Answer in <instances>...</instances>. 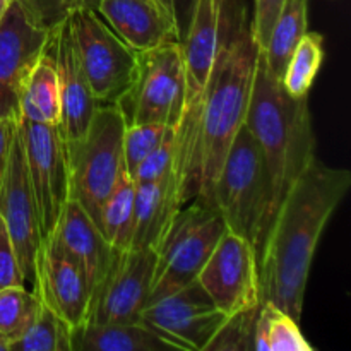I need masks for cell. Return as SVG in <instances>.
Returning a JSON list of instances; mask_svg holds the SVG:
<instances>
[{
	"label": "cell",
	"instance_id": "6da1fadb",
	"mask_svg": "<svg viewBox=\"0 0 351 351\" xmlns=\"http://www.w3.org/2000/svg\"><path fill=\"white\" fill-rule=\"evenodd\" d=\"M350 187L346 168L329 167L317 156L291 185L259 252L261 302H273L300 321L319 240Z\"/></svg>",
	"mask_w": 351,
	"mask_h": 351
},
{
	"label": "cell",
	"instance_id": "7a4b0ae2",
	"mask_svg": "<svg viewBox=\"0 0 351 351\" xmlns=\"http://www.w3.org/2000/svg\"><path fill=\"white\" fill-rule=\"evenodd\" d=\"M259 51L247 21L230 31L219 47L192 139L177 160L184 204L194 197L211 202L223 161L245 123Z\"/></svg>",
	"mask_w": 351,
	"mask_h": 351
},
{
	"label": "cell",
	"instance_id": "3957f363",
	"mask_svg": "<svg viewBox=\"0 0 351 351\" xmlns=\"http://www.w3.org/2000/svg\"><path fill=\"white\" fill-rule=\"evenodd\" d=\"M245 127L256 139L263 160V243L291 185L315 158V132L308 98H291L269 71L263 50L257 58ZM263 249V247H261Z\"/></svg>",
	"mask_w": 351,
	"mask_h": 351
},
{
	"label": "cell",
	"instance_id": "277c9868",
	"mask_svg": "<svg viewBox=\"0 0 351 351\" xmlns=\"http://www.w3.org/2000/svg\"><path fill=\"white\" fill-rule=\"evenodd\" d=\"M125 120L117 105H98L88 130L79 141L65 144L69 197L82 206L99 228V213L123 167Z\"/></svg>",
	"mask_w": 351,
	"mask_h": 351
},
{
	"label": "cell",
	"instance_id": "5b68a950",
	"mask_svg": "<svg viewBox=\"0 0 351 351\" xmlns=\"http://www.w3.org/2000/svg\"><path fill=\"white\" fill-rule=\"evenodd\" d=\"M225 232V221L213 202L194 197L187 208H180L156 249L147 304L194 283Z\"/></svg>",
	"mask_w": 351,
	"mask_h": 351
},
{
	"label": "cell",
	"instance_id": "8992f818",
	"mask_svg": "<svg viewBox=\"0 0 351 351\" xmlns=\"http://www.w3.org/2000/svg\"><path fill=\"white\" fill-rule=\"evenodd\" d=\"M247 21L243 0H197L182 41L185 62V108L177 125V160L194 134L199 106L219 47L230 31Z\"/></svg>",
	"mask_w": 351,
	"mask_h": 351
},
{
	"label": "cell",
	"instance_id": "52a82bcc",
	"mask_svg": "<svg viewBox=\"0 0 351 351\" xmlns=\"http://www.w3.org/2000/svg\"><path fill=\"white\" fill-rule=\"evenodd\" d=\"M211 202L221 215L226 228L249 240L259 257L266 192L259 146L245 123L235 136L223 161L213 185Z\"/></svg>",
	"mask_w": 351,
	"mask_h": 351
},
{
	"label": "cell",
	"instance_id": "ba28073f",
	"mask_svg": "<svg viewBox=\"0 0 351 351\" xmlns=\"http://www.w3.org/2000/svg\"><path fill=\"white\" fill-rule=\"evenodd\" d=\"M125 125L177 127L185 108V62L180 41L139 51L136 77L119 99Z\"/></svg>",
	"mask_w": 351,
	"mask_h": 351
},
{
	"label": "cell",
	"instance_id": "9c48e42d",
	"mask_svg": "<svg viewBox=\"0 0 351 351\" xmlns=\"http://www.w3.org/2000/svg\"><path fill=\"white\" fill-rule=\"evenodd\" d=\"M82 71L99 105H117L132 84L139 51L132 50L96 10H75L69 19Z\"/></svg>",
	"mask_w": 351,
	"mask_h": 351
},
{
	"label": "cell",
	"instance_id": "30bf717a",
	"mask_svg": "<svg viewBox=\"0 0 351 351\" xmlns=\"http://www.w3.org/2000/svg\"><path fill=\"white\" fill-rule=\"evenodd\" d=\"M195 281L226 317L252 311L261 304L259 257L256 249L249 240L228 228Z\"/></svg>",
	"mask_w": 351,
	"mask_h": 351
},
{
	"label": "cell",
	"instance_id": "8fae6325",
	"mask_svg": "<svg viewBox=\"0 0 351 351\" xmlns=\"http://www.w3.org/2000/svg\"><path fill=\"white\" fill-rule=\"evenodd\" d=\"M27 177L36 201L41 237L47 239L53 232L60 213L69 199V167L65 143L57 125L17 122Z\"/></svg>",
	"mask_w": 351,
	"mask_h": 351
},
{
	"label": "cell",
	"instance_id": "7c38bea8",
	"mask_svg": "<svg viewBox=\"0 0 351 351\" xmlns=\"http://www.w3.org/2000/svg\"><path fill=\"white\" fill-rule=\"evenodd\" d=\"M156 267L154 249L117 250L108 271L91 293L86 322H137L147 305Z\"/></svg>",
	"mask_w": 351,
	"mask_h": 351
},
{
	"label": "cell",
	"instance_id": "4fadbf2b",
	"mask_svg": "<svg viewBox=\"0 0 351 351\" xmlns=\"http://www.w3.org/2000/svg\"><path fill=\"white\" fill-rule=\"evenodd\" d=\"M226 315L209 300L197 281L151 302L141 312V322L182 351H206Z\"/></svg>",
	"mask_w": 351,
	"mask_h": 351
},
{
	"label": "cell",
	"instance_id": "5bb4252c",
	"mask_svg": "<svg viewBox=\"0 0 351 351\" xmlns=\"http://www.w3.org/2000/svg\"><path fill=\"white\" fill-rule=\"evenodd\" d=\"M0 218L5 223L12 240L24 280L33 283L34 257L40 250L43 237L17 123L5 168L0 177Z\"/></svg>",
	"mask_w": 351,
	"mask_h": 351
},
{
	"label": "cell",
	"instance_id": "9a60e30c",
	"mask_svg": "<svg viewBox=\"0 0 351 351\" xmlns=\"http://www.w3.org/2000/svg\"><path fill=\"white\" fill-rule=\"evenodd\" d=\"M53 33L33 26L14 0L0 21V119L19 122L21 93Z\"/></svg>",
	"mask_w": 351,
	"mask_h": 351
},
{
	"label": "cell",
	"instance_id": "2e32d148",
	"mask_svg": "<svg viewBox=\"0 0 351 351\" xmlns=\"http://www.w3.org/2000/svg\"><path fill=\"white\" fill-rule=\"evenodd\" d=\"M34 293L71 328H81L89 315L91 290L84 274L48 237L34 257Z\"/></svg>",
	"mask_w": 351,
	"mask_h": 351
},
{
	"label": "cell",
	"instance_id": "e0dca14e",
	"mask_svg": "<svg viewBox=\"0 0 351 351\" xmlns=\"http://www.w3.org/2000/svg\"><path fill=\"white\" fill-rule=\"evenodd\" d=\"M55 64L60 95V123L58 130L65 144L81 139L88 130L96 106L89 82L82 71L71 24L64 23L55 31Z\"/></svg>",
	"mask_w": 351,
	"mask_h": 351
},
{
	"label": "cell",
	"instance_id": "ac0fdd59",
	"mask_svg": "<svg viewBox=\"0 0 351 351\" xmlns=\"http://www.w3.org/2000/svg\"><path fill=\"white\" fill-rule=\"evenodd\" d=\"M96 12L136 51L180 41L168 0H99Z\"/></svg>",
	"mask_w": 351,
	"mask_h": 351
},
{
	"label": "cell",
	"instance_id": "d6986e66",
	"mask_svg": "<svg viewBox=\"0 0 351 351\" xmlns=\"http://www.w3.org/2000/svg\"><path fill=\"white\" fill-rule=\"evenodd\" d=\"M48 237L81 269L93 293L108 271L117 250L106 242L101 230L75 199H67Z\"/></svg>",
	"mask_w": 351,
	"mask_h": 351
},
{
	"label": "cell",
	"instance_id": "ffe728a7",
	"mask_svg": "<svg viewBox=\"0 0 351 351\" xmlns=\"http://www.w3.org/2000/svg\"><path fill=\"white\" fill-rule=\"evenodd\" d=\"M180 175L177 165L163 178L136 184L134 230L130 249H158L180 208Z\"/></svg>",
	"mask_w": 351,
	"mask_h": 351
},
{
	"label": "cell",
	"instance_id": "44dd1931",
	"mask_svg": "<svg viewBox=\"0 0 351 351\" xmlns=\"http://www.w3.org/2000/svg\"><path fill=\"white\" fill-rule=\"evenodd\" d=\"M72 351H173V343L144 322L93 324L84 322L71 331Z\"/></svg>",
	"mask_w": 351,
	"mask_h": 351
},
{
	"label": "cell",
	"instance_id": "7402d4cb",
	"mask_svg": "<svg viewBox=\"0 0 351 351\" xmlns=\"http://www.w3.org/2000/svg\"><path fill=\"white\" fill-rule=\"evenodd\" d=\"M21 119L45 125L60 123V95L55 64V31L47 50L41 53L21 93Z\"/></svg>",
	"mask_w": 351,
	"mask_h": 351
},
{
	"label": "cell",
	"instance_id": "603a6c76",
	"mask_svg": "<svg viewBox=\"0 0 351 351\" xmlns=\"http://www.w3.org/2000/svg\"><path fill=\"white\" fill-rule=\"evenodd\" d=\"M308 23V0H285L283 9L271 31L269 43L263 50L267 67L281 81L291 51L298 45Z\"/></svg>",
	"mask_w": 351,
	"mask_h": 351
},
{
	"label": "cell",
	"instance_id": "cb8c5ba5",
	"mask_svg": "<svg viewBox=\"0 0 351 351\" xmlns=\"http://www.w3.org/2000/svg\"><path fill=\"white\" fill-rule=\"evenodd\" d=\"M134 201L136 184L125 170L120 173L115 187L103 202L99 213V230L115 250L130 249L134 230Z\"/></svg>",
	"mask_w": 351,
	"mask_h": 351
},
{
	"label": "cell",
	"instance_id": "d4e9b609",
	"mask_svg": "<svg viewBox=\"0 0 351 351\" xmlns=\"http://www.w3.org/2000/svg\"><path fill=\"white\" fill-rule=\"evenodd\" d=\"M256 351H314L291 317L273 302H261L254 328Z\"/></svg>",
	"mask_w": 351,
	"mask_h": 351
},
{
	"label": "cell",
	"instance_id": "484cf974",
	"mask_svg": "<svg viewBox=\"0 0 351 351\" xmlns=\"http://www.w3.org/2000/svg\"><path fill=\"white\" fill-rule=\"evenodd\" d=\"M324 60V36L317 31H307L291 51L281 77L285 91L291 98H308L315 77Z\"/></svg>",
	"mask_w": 351,
	"mask_h": 351
},
{
	"label": "cell",
	"instance_id": "4316f807",
	"mask_svg": "<svg viewBox=\"0 0 351 351\" xmlns=\"http://www.w3.org/2000/svg\"><path fill=\"white\" fill-rule=\"evenodd\" d=\"M40 308L38 295L24 287L0 290V338L7 343V348L33 324Z\"/></svg>",
	"mask_w": 351,
	"mask_h": 351
},
{
	"label": "cell",
	"instance_id": "83f0119b",
	"mask_svg": "<svg viewBox=\"0 0 351 351\" xmlns=\"http://www.w3.org/2000/svg\"><path fill=\"white\" fill-rule=\"evenodd\" d=\"M9 351H72L71 328L41 304L33 324L10 343Z\"/></svg>",
	"mask_w": 351,
	"mask_h": 351
},
{
	"label": "cell",
	"instance_id": "f1b7e54d",
	"mask_svg": "<svg viewBox=\"0 0 351 351\" xmlns=\"http://www.w3.org/2000/svg\"><path fill=\"white\" fill-rule=\"evenodd\" d=\"M171 127L161 123H137L125 125L123 132V167L132 177L141 161L146 160L161 143Z\"/></svg>",
	"mask_w": 351,
	"mask_h": 351
},
{
	"label": "cell",
	"instance_id": "f546056e",
	"mask_svg": "<svg viewBox=\"0 0 351 351\" xmlns=\"http://www.w3.org/2000/svg\"><path fill=\"white\" fill-rule=\"evenodd\" d=\"M33 26L53 33L72 14L81 9V0H16Z\"/></svg>",
	"mask_w": 351,
	"mask_h": 351
},
{
	"label": "cell",
	"instance_id": "4dcf8cb0",
	"mask_svg": "<svg viewBox=\"0 0 351 351\" xmlns=\"http://www.w3.org/2000/svg\"><path fill=\"white\" fill-rule=\"evenodd\" d=\"M261 305V304H259ZM259 305L252 311L242 312L226 319L218 335L213 338L206 351H232V350H254V328Z\"/></svg>",
	"mask_w": 351,
	"mask_h": 351
},
{
	"label": "cell",
	"instance_id": "1f68e13d",
	"mask_svg": "<svg viewBox=\"0 0 351 351\" xmlns=\"http://www.w3.org/2000/svg\"><path fill=\"white\" fill-rule=\"evenodd\" d=\"M177 127H171L165 136L163 143L136 168L130 177L134 184L160 180L165 175H168V171L177 165Z\"/></svg>",
	"mask_w": 351,
	"mask_h": 351
},
{
	"label": "cell",
	"instance_id": "d6a6232c",
	"mask_svg": "<svg viewBox=\"0 0 351 351\" xmlns=\"http://www.w3.org/2000/svg\"><path fill=\"white\" fill-rule=\"evenodd\" d=\"M254 19L250 24V33H252L254 41L261 50H266L269 43L271 31H273L274 23L283 9L285 0H254Z\"/></svg>",
	"mask_w": 351,
	"mask_h": 351
},
{
	"label": "cell",
	"instance_id": "836d02e7",
	"mask_svg": "<svg viewBox=\"0 0 351 351\" xmlns=\"http://www.w3.org/2000/svg\"><path fill=\"white\" fill-rule=\"evenodd\" d=\"M26 280L23 276L16 250L10 240L7 226L0 218V290L9 287H24Z\"/></svg>",
	"mask_w": 351,
	"mask_h": 351
},
{
	"label": "cell",
	"instance_id": "e575fe53",
	"mask_svg": "<svg viewBox=\"0 0 351 351\" xmlns=\"http://www.w3.org/2000/svg\"><path fill=\"white\" fill-rule=\"evenodd\" d=\"M168 3H170V9L173 12L175 24H177L178 31V40L182 43L185 34H187L189 26H191L192 14H194L197 0H168Z\"/></svg>",
	"mask_w": 351,
	"mask_h": 351
},
{
	"label": "cell",
	"instance_id": "d590c367",
	"mask_svg": "<svg viewBox=\"0 0 351 351\" xmlns=\"http://www.w3.org/2000/svg\"><path fill=\"white\" fill-rule=\"evenodd\" d=\"M17 122H10V120L0 119V177L5 168L7 156H9L10 143H12L14 129H16Z\"/></svg>",
	"mask_w": 351,
	"mask_h": 351
},
{
	"label": "cell",
	"instance_id": "8d00e7d4",
	"mask_svg": "<svg viewBox=\"0 0 351 351\" xmlns=\"http://www.w3.org/2000/svg\"><path fill=\"white\" fill-rule=\"evenodd\" d=\"M81 5L84 9H91V10H98L99 0H81Z\"/></svg>",
	"mask_w": 351,
	"mask_h": 351
},
{
	"label": "cell",
	"instance_id": "74e56055",
	"mask_svg": "<svg viewBox=\"0 0 351 351\" xmlns=\"http://www.w3.org/2000/svg\"><path fill=\"white\" fill-rule=\"evenodd\" d=\"M14 0H0V21H2V17L5 16V12L9 10V7L12 5Z\"/></svg>",
	"mask_w": 351,
	"mask_h": 351
},
{
	"label": "cell",
	"instance_id": "f35d334b",
	"mask_svg": "<svg viewBox=\"0 0 351 351\" xmlns=\"http://www.w3.org/2000/svg\"><path fill=\"white\" fill-rule=\"evenodd\" d=\"M0 351H9V348H7V343L3 341L2 338H0Z\"/></svg>",
	"mask_w": 351,
	"mask_h": 351
}]
</instances>
